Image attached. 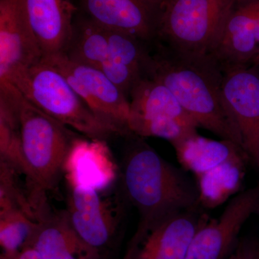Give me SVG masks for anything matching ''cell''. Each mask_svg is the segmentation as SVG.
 I'll return each mask as SVG.
<instances>
[{"label": "cell", "mask_w": 259, "mask_h": 259, "mask_svg": "<svg viewBox=\"0 0 259 259\" xmlns=\"http://www.w3.org/2000/svg\"><path fill=\"white\" fill-rule=\"evenodd\" d=\"M64 54L75 62L99 69L110 56L108 30L84 15L75 19L72 35Z\"/></svg>", "instance_id": "cell-20"}, {"label": "cell", "mask_w": 259, "mask_h": 259, "mask_svg": "<svg viewBox=\"0 0 259 259\" xmlns=\"http://www.w3.org/2000/svg\"><path fill=\"white\" fill-rule=\"evenodd\" d=\"M84 16L109 30L143 41L156 40L158 11L147 0H80Z\"/></svg>", "instance_id": "cell-15"}, {"label": "cell", "mask_w": 259, "mask_h": 259, "mask_svg": "<svg viewBox=\"0 0 259 259\" xmlns=\"http://www.w3.org/2000/svg\"><path fill=\"white\" fill-rule=\"evenodd\" d=\"M254 67H258L259 66V54L255 58L254 60L253 61V64H252Z\"/></svg>", "instance_id": "cell-26"}, {"label": "cell", "mask_w": 259, "mask_h": 259, "mask_svg": "<svg viewBox=\"0 0 259 259\" xmlns=\"http://www.w3.org/2000/svg\"><path fill=\"white\" fill-rule=\"evenodd\" d=\"M42 59L23 0H0V85Z\"/></svg>", "instance_id": "cell-11"}, {"label": "cell", "mask_w": 259, "mask_h": 259, "mask_svg": "<svg viewBox=\"0 0 259 259\" xmlns=\"http://www.w3.org/2000/svg\"><path fill=\"white\" fill-rule=\"evenodd\" d=\"M255 38H256L259 48V0L258 1V5H257V9L255 15Z\"/></svg>", "instance_id": "cell-24"}, {"label": "cell", "mask_w": 259, "mask_h": 259, "mask_svg": "<svg viewBox=\"0 0 259 259\" xmlns=\"http://www.w3.org/2000/svg\"><path fill=\"white\" fill-rule=\"evenodd\" d=\"M0 259H44L41 255L33 247L29 246L24 248L23 250L13 256L3 258L0 257Z\"/></svg>", "instance_id": "cell-23"}, {"label": "cell", "mask_w": 259, "mask_h": 259, "mask_svg": "<svg viewBox=\"0 0 259 259\" xmlns=\"http://www.w3.org/2000/svg\"><path fill=\"white\" fill-rule=\"evenodd\" d=\"M38 222L18 209L0 210V257L13 256L30 246Z\"/></svg>", "instance_id": "cell-21"}, {"label": "cell", "mask_w": 259, "mask_h": 259, "mask_svg": "<svg viewBox=\"0 0 259 259\" xmlns=\"http://www.w3.org/2000/svg\"><path fill=\"white\" fill-rule=\"evenodd\" d=\"M130 132L171 144L197 131L198 125L173 93L161 82L142 76L129 95Z\"/></svg>", "instance_id": "cell-6"}, {"label": "cell", "mask_w": 259, "mask_h": 259, "mask_svg": "<svg viewBox=\"0 0 259 259\" xmlns=\"http://www.w3.org/2000/svg\"><path fill=\"white\" fill-rule=\"evenodd\" d=\"M68 188L66 210L70 222L83 241L102 252L117 235L125 213V199L122 193L110 195L107 190Z\"/></svg>", "instance_id": "cell-8"}, {"label": "cell", "mask_w": 259, "mask_h": 259, "mask_svg": "<svg viewBox=\"0 0 259 259\" xmlns=\"http://www.w3.org/2000/svg\"><path fill=\"white\" fill-rule=\"evenodd\" d=\"M249 158L231 160L196 175L199 204L204 209L219 207L239 193L245 175V163Z\"/></svg>", "instance_id": "cell-19"}, {"label": "cell", "mask_w": 259, "mask_h": 259, "mask_svg": "<svg viewBox=\"0 0 259 259\" xmlns=\"http://www.w3.org/2000/svg\"><path fill=\"white\" fill-rule=\"evenodd\" d=\"M12 88L20 120L22 149L30 176L44 193L55 192L77 136L29 102L13 85Z\"/></svg>", "instance_id": "cell-4"}, {"label": "cell", "mask_w": 259, "mask_h": 259, "mask_svg": "<svg viewBox=\"0 0 259 259\" xmlns=\"http://www.w3.org/2000/svg\"><path fill=\"white\" fill-rule=\"evenodd\" d=\"M23 3L42 59L64 54L77 10L72 0H23Z\"/></svg>", "instance_id": "cell-16"}, {"label": "cell", "mask_w": 259, "mask_h": 259, "mask_svg": "<svg viewBox=\"0 0 259 259\" xmlns=\"http://www.w3.org/2000/svg\"><path fill=\"white\" fill-rule=\"evenodd\" d=\"M258 205L259 185L237 194L219 218H209L199 228L186 259H229L242 228Z\"/></svg>", "instance_id": "cell-10"}, {"label": "cell", "mask_w": 259, "mask_h": 259, "mask_svg": "<svg viewBox=\"0 0 259 259\" xmlns=\"http://www.w3.org/2000/svg\"><path fill=\"white\" fill-rule=\"evenodd\" d=\"M119 175L120 168L107 141L79 137L74 140L64 165L68 187L110 190Z\"/></svg>", "instance_id": "cell-13"}, {"label": "cell", "mask_w": 259, "mask_h": 259, "mask_svg": "<svg viewBox=\"0 0 259 259\" xmlns=\"http://www.w3.org/2000/svg\"><path fill=\"white\" fill-rule=\"evenodd\" d=\"M236 0H165L156 40L185 54L210 55Z\"/></svg>", "instance_id": "cell-5"}, {"label": "cell", "mask_w": 259, "mask_h": 259, "mask_svg": "<svg viewBox=\"0 0 259 259\" xmlns=\"http://www.w3.org/2000/svg\"><path fill=\"white\" fill-rule=\"evenodd\" d=\"M147 1L150 4L152 5L153 8H156L158 11V8H160V6H161L162 3H163L165 0H147Z\"/></svg>", "instance_id": "cell-25"}, {"label": "cell", "mask_w": 259, "mask_h": 259, "mask_svg": "<svg viewBox=\"0 0 259 259\" xmlns=\"http://www.w3.org/2000/svg\"><path fill=\"white\" fill-rule=\"evenodd\" d=\"M56 68L97 117L122 134L128 128V97L97 68L71 61L65 54L42 59Z\"/></svg>", "instance_id": "cell-7"}, {"label": "cell", "mask_w": 259, "mask_h": 259, "mask_svg": "<svg viewBox=\"0 0 259 259\" xmlns=\"http://www.w3.org/2000/svg\"><path fill=\"white\" fill-rule=\"evenodd\" d=\"M223 92L241 133L245 152L259 158V73L249 66L224 70Z\"/></svg>", "instance_id": "cell-12"}, {"label": "cell", "mask_w": 259, "mask_h": 259, "mask_svg": "<svg viewBox=\"0 0 259 259\" xmlns=\"http://www.w3.org/2000/svg\"><path fill=\"white\" fill-rule=\"evenodd\" d=\"M30 246L44 259H102V252L78 234L66 210L49 212L44 216L38 222Z\"/></svg>", "instance_id": "cell-17"}, {"label": "cell", "mask_w": 259, "mask_h": 259, "mask_svg": "<svg viewBox=\"0 0 259 259\" xmlns=\"http://www.w3.org/2000/svg\"><path fill=\"white\" fill-rule=\"evenodd\" d=\"M42 112L90 139L123 136L118 130L100 120L52 65L42 60L18 71L8 83Z\"/></svg>", "instance_id": "cell-3"}, {"label": "cell", "mask_w": 259, "mask_h": 259, "mask_svg": "<svg viewBox=\"0 0 259 259\" xmlns=\"http://www.w3.org/2000/svg\"><path fill=\"white\" fill-rule=\"evenodd\" d=\"M230 258H231V257H230ZM230 259V258H229Z\"/></svg>", "instance_id": "cell-29"}, {"label": "cell", "mask_w": 259, "mask_h": 259, "mask_svg": "<svg viewBox=\"0 0 259 259\" xmlns=\"http://www.w3.org/2000/svg\"><path fill=\"white\" fill-rule=\"evenodd\" d=\"M201 206L136 230L123 259H186L191 243L209 219Z\"/></svg>", "instance_id": "cell-9"}, {"label": "cell", "mask_w": 259, "mask_h": 259, "mask_svg": "<svg viewBox=\"0 0 259 259\" xmlns=\"http://www.w3.org/2000/svg\"><path fill=\"white\" fill-rule=\"evenodd\" d=\"M258 0H236L211 53L223 70L249 66L258 56L255 15Z\"/></svg>", "instance_id": "cell-14"}, {"label": "cell", "mask_w": 259, "mask_h": 259, "mask_svg": "<svg viewBox=\"0 0 259 259\" xmlns=\"http://www.w3.org/2000/svg\"><path fill=\"white\" fill-rule=\"evenodd\" d=\"M171 145L183 169L192 172L195 176L225 162L249 158L244 148L233 141L207 139L197 132Z\"/></svg>", "instance_id": "cell-18"}, {"label": "cell", "mask_w": 259, "mask_h": 259, "mask_svg": "<svg viewBox=\"0 0 259 259\" xmlns=\"http://www.w3.org/2000/svg\"><path fill=\"white\" fill-rule=\"evenodd\" d=\"M255 212L258 213V214H259V205H258V208H257V209H256V212Z\"/></svg>", "instance_id": "cell-27"}, {"label": "cell", "mask_w": 259, "mask_h": 259, "mask_svg": "<svg viewBox=\"0 0 259 259\" xmlns=\"http://www.w3.org/2000/svg\"><path fill=\"white\" fill-rule=\"evenodd\" d=\"M230 259H259V239L240 238Z\"/></svg>", "instance_id": "cell-22"}, {"label": "cell", "mask_w": 259, "mask_h": 259, "mask_svg": "<svg viewBox=\"0 0 259 259\" xmlns=\"http://www.w3.org/2000/svg\"><path fill=\"white\" fill-rule=\"evenodd\" d=\"M120 167L121 193L137 209V230L201 206L197 184L166 161L143 138L131 135Z\"/></svg>", "instance_id": "cell-2"}, {"label": "cell", "mask_w": 259, "mask_h": 259, "mask_svg": "<svg viewBox=\"0 0 259 259\" xmlns=\"http://www.w3.org/2000/svg\"><path fill=\"white\" fill-rule=\"evenodd\" d=\"M257 165H258V166H259V158H258V162H257Z\"/></svg>", "instance_id": "cell-28"}, {"label": "cell", "mask_w": 259, "mask_h": 259, "mask_svg": "<svg viewBox=\"0 0 259 259\" xmlns=\"http://www.w3.org/2000/svg\"><path fill=\"white\" fill-rule=\"evenodd\" d=\"M142 75L165 85L198 127L244 148L223 95L224 70L212 56L180 52L155 40L148 45Z\"/></svg>", "instance_id": "cell-1"}]
</instances>
